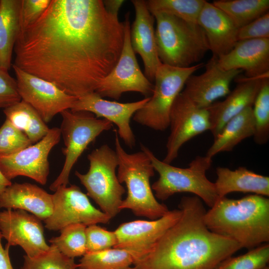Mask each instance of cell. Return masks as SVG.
Listing matches in <instances>:
<instances>
[{
  "instance_id": "6da1fadb",
  "label": "cell",
  "mask_w": 269,
  "mask_h": 269,
  "mask_svg": "<svg viewBox=\"0 0 269 269\" xmlns=\"http://www.w3.org/2000/svg\"><path fill=\"white\" fill-rule=\"evenodd\" d=\"M124 41V22L103 0H51L19 33L13 65L78 98L96 91L117 64Z\"/></svg>"
},
{
  "instance_id": "7a4b0ae2",
  "label": "cell",
  "mask_w": 269,
  "mask_h": 269,
  "mask_svg": "<svg viewBox=\"0 0 269 269\" xmlns=\"http://www.w3.org/2000/svg\"><path fill=\"white\" fill-rule=\"evenodd\" d=\"M182 215L150 252L133 265L138 269H215L241 249L236 242L211 231L206 210L197 196H184Z\"/></svg>"
},
{
  "instance_id": "3957f363",
  "label": "cell",
  "mask_w": 269,
  "mask_h": 269,
  "mask_svg": "<svg viewBox=\"0 0 269 269\" xmlns=\"http://www.w3.org/2000/svg\"><path fill=\"white\" fill-rule=\"evenodd\" d=\"M204 219L211 231L236 242L242 248L253 249L269 241V199L265 196L219 198Z\"/></svg>"
},
{
  "instance_id": "277c9868",
  "label": "cell",
  "mask_w": 269,
  "mask_h": 269,
  "mask_svg": "<svg viewBox=\"0 0 269 269\" xmlns=\"http://www.w3.org/2000/svg\"><path fill=\"white\" fill-rule=\"evenodd\" d=\"M115 151L118 159L117 176L119 182L125 183L127 196L123 200L121 210L130 209L136 216L151 220L157 219L169 210L156 200L150 184L154 169L148 155L142 150L133 153L122 147L117 132L115 130Z\"/></svg>"
},
{
  "instance_id": "5b68a950",
  "label": "cell",
  "mask_w": 269,
  "mask_h": 269,
  "mask_svg": "<svg viewBox=\"0 0 269 269\" xmlns=\"http://www.w3.org/2000/svg\"><path fill=\"white\" fill-rule=\"evenodd\" d=\"M152 15L156 23L157 53L162 64L188 67L200 61L209 50L205 34L198 24L162 12Z\"/></svg>"
},
{
  "instance_id": "8992f818",
  "label": "cell",
  "mask_w": 269,
  "mask_h": 269,
  "mask_svg": "<svg viewBox=\"0 0 269 269\" xmlns=\"http://www.w3.org/2000/svg\"><path fill=\"white\" fill-rule=\"evenodd\" d=\"M141 150L149 157L158 179L151 185L155 197L165 200L177 193L189 192L195 194L211 208L219 199L215 184L207 177L212 159L197 156L186 168L171 165L158 159L146 146L141 144Z\"/></svg>"
},
{
  "instance_id": "52a82bcc",
  "label": "cell",
  "mask_w": 269,
  "mask_h": 269,
  "mask_svg": "<svg viewBox=\"0 0 269 269\" xmlns=\"http://www.w3.org/2000/svg\"><path fill=\"white\" fill-rule=\"evenodd\" d=\"M87 158L88 172L83 174L76 171L75 175L86 188L87 195L112 218L121 211L122 196L126 192L116 173L117 153L108 145L104 144L93 150Z\"/></svg>"
},
{
  "instance_id": "ba28073f",
  "label": "cell",
  "mask_w": 269,
  "mask_h": 269,
  "mask_svg": "<svg viewBox=\"0 0 269 269\" xmlns=\"http://www.w3.org/2000/svg\"><path fill=\"white\" fill-rule=\"evenodd\" d=\"M203 65V63L180 68L161 64L154 77L152 95L145 105L133 116L137 123L155 131L169 127L172 106L184 87L188 78Z\"/></svg>"
},
{
  "instance_id": "9c48e42d",
  "label": "cell",
  "mask_w": 269,
  "mask_h": 269,
  "mask_svg": "<svg viewBox=\"0 0 269 269\" xmlns=\"http://www.w3.org/2000/svg\"><path fill=\"white\" fill-rule=\"evenodd\" d=\"M60 114L62 121L60 129L65 144L63 153L65 157L60 174L49 186L53 191L67 186L72 168L84 151L102 133L110 130L113 125L88 112H73L67 110Z\"/></svg>"
},
{
  "instance_id": "30bf717a",
  "label": "cell",
  "mask_w": 269,
  "mask_h": 269,
  "mask_svg": "<svg viewBox=\"0 0 269 269\" xmlns=\"http://www.w3.org/2000/svg\"><path fill=\"white\" fill-rule=\"evenodd\" d=\"M129 13L124 24V41L119 59L111 72L102 81L95 92L101 97L118 100L127 92H136L150 97L154 85L141 72L130 40Z\"/></svg>"
},
{
  "instance_id": "8fae6325",
  "label": "cell",
  "mask_w": 269,
  "mask_h": 269,
  "mask_svg": "<svg viewBox=\"0 0 269 269\" xmlns=\"http://www.w3.org/2000/svg\"><path fill=\"white\" fill-rule=\"evenodd\" d=\"M52 194L53 211L44 221L51 231H60L67 226L81 224L86 226L98 223L107 224L112 219L90 202L87 195L76 185L59 187Z\"/></svg>"
},
{
  "instance_id": "7c38bea8",
  "label": "cell",
  "mask_w": 269,
  "mask_h": 269,
  "mask_svg": "<svg viewBox=\"0 0 269 269\" xmlns=\"http://www.w3.org/2000/svg\"><path fill=\"white\" fill-rule=\"evenodd\" d=\"M170 134L164 159L170 164L178 156L182 146L194 136L210 131L207 108L196 106L182 91L176 98L169 115Z\"/></svg>"
},
{
  "instance_id": "4fadbf2b",
  "label": "cell",
  "mask_w": 269,
  "mask_h": 269,
  "mask_svg": "<svg viewBox=\"0 0 269 269\" xmlns=\"http://www.w3.org/2000/svg\"><path fill=\"white\" fill-rule=\"evenodd\" d=\"M61 135L60 128H53L34 145L15 153L0 156V171L9 180L24 176L40 184H45L49 172L48 155L59 143Z\"/></svg>"
},
{
  "instance_id": "5bb4252c",
  "label": "cell",
  "mask_w": 269,
  "mask_h": 269,
  "mask_svg": "<svg viewBox=\"0 0 269 269\" xmlns=\"http://www.w3.org/2000/svg\"><path fill=\"white\" fill-rule=\"evenodd\" d=\"M12 67L21 100L33 108L45 123L50 122L57 114L70 110L78 99L51 82L29 74L13 64Z\"/></svg>"
},
{
  "instance_id": "9a60e30c",
  "label": "cell",
  "mask_w": 269,
  "mask_h": 269,
  "mask_svg": "<svg viewBox=\"0 0 269 269\" xmlns=\"http://www.w3.org/2000/svg\"><path fill=\"white\" fill-rule=\"evenodd\" d=\"M181 210L169 211L161 217L150 221L135 220L120 225L114 231L117 242L113 248L129 252L134 262L148 254L163 235L180 218Z\"/></svg>"
},
{
  "instance_id": "2e32d148",
  "label": "cell",
  "mask_w": 269,
  "mask_h": 269,
  "mask_svg": "<svg viewBox=\"0 0 269 269\" xmlns=\"http://www.w3.org/2000/svg\"><path fill=\"white\" fill-rule=\"evenodd\" d=\"M0 232L7 245L20 246L30 258L36 257L50 248L45 241L41 220L24 210L0 212Z\"/></svg>"
},
{
  "instance_id": "e0dca14e",
  "label": "cell",
  "mask_w": 269,
  "mask_h": 269,
  "mask_svg": "<svg viewBox=\"0 0 269 269\" xmlns=\"http://www.w3.org/2000/svg\"><path fill=\"white\" fill-rule=\"evenodd\" d=\"M150 97L131 103H119L104 99L94 92L78 98L70 110L73 112L85 111L93 114L97 118H102L115 124L119 138L125 144L132 148L135 139L131 127V119L134 114L142 108Z\"/></svg>"
},
{
  "instance_id": "ac0fdd59",
  "label": "cell",
  "mask_w": 269,
  "mask_h": 269,
  "mask_svg": "<svg viewBox=\"0 0 269 269\" xmlns=\"http://www.w3.org/2000/svg\"><path fill=\"white\" fill-rule=\"evenodd\" d=\"M241 72L222 69L218 63V57L213 55L203 73L192 74L188 78L182 92L198 107L207 108L216 100L230 93L232 81Z\"/></svg>"
},
{
  "instance_id": "d6986e66",
  "label": "cell",
  "mask_w": 269,
  "mask_h": 269,
  "mask_svg": "<svg viewBox=\"0 0 269 269\" xmlns=\"http://www.w3.org/2000/svg\"><path fill=\"white\" fill-rule=\"evenodd\" d=\"M135 18L130 28V40L133 51L138 54L143 62L144 75L153 81L161 62L159 58L155 39L154 17L149 11L145 0H133Z\"/></svg>"
},
{
  "instance_id": "ffe728a7",
  "label": "cell",
  "mask_w": 269,
  "mask_h": 269,
  "mask_svg": "<svg viewBox=\"0 0 269 269\" xmlns=\"http://www.w3.org/2000/svg\"><path fill=\"white\" fill-rule=\"evenodd\" d=\"M236 78V87L222 101L214 102L207 109L209 114L210 131L214 138L221 132L226 123L245 109L253 107L264 78Z\"/></svg>"
},
{
  "instance_id": "44dd1931",
  "label": "cell",
  "mask_w": 269,
  "mask_h": 269,
  "mask_svg": "<svg viewBox=\"0 0 269 269\" xmlns=\"http://www.w3.org/2000/svg\"><path fill=\"white\" fill-rule=\"evenodd\" d=\"M218 63L225 70H244L248 78L269 76V38L238 41L230 51L218 57Z\"/></svg>"
},
{
  "instance_id": "7402d4cb",
  "label": "cell",
  "mask_w": 269,
  "mask_h": 269,
  "mask_svg": "<svg viewBox=\"0 0 269 269\" xmlns=\"http://www.w3.org/2000/svg\"><path fill=\"white\" fill-rule=\"evenodd\" d=\"M197 24L203 30L209 50L214 56L219 57L226 54L238 41V28L223 11L212 3L205 2Z\"/></svg>"
},
{
  "instance_id": "603a6c76",
  "label": "cell",
  "mask_w": 269,
  "mask_h": 269,
  "mask_svg": "<svg viewBox=\"0 0 269 269\" xmlns=\"http://www.w3.org/2000/svg\"><path fill=\"white\" fill-rule=\"evenodd\" d=\"M1 208L27 211L44 221L52 213V195L35 184L11 183L0 195Z\"/></svg>"
},
{
  "instance_id": "cb8c5ba5",
  "label": "cell",
  "mask_w": 269,
  "mask_h": 269,
  "mask_svg": "<svg viewBox=\"0 0 269 269\" xmlns=\"http://www.w3.org/2000/svg\"><path fill=\"white\" fill-rule=\"evenodd\" d=\"M217 178L214 182L219 198L234 192L253 193L269 196V177L243 166L235 170L224 167L216 168Z\"/></svg>"
},
{
  "instance_id": "d4e9b609",
  "label": "cell",
  "mask_w": 269,
  "mask_h": 269,
  "mask_svg": "<svg viewBox=\"0 0 269 269\" xmlns=\"http://www.w3.org/2000/svg\"><path fill=\"white\" fill-rule=\"evenodd\" d=\"M255 124L253 107H249L230 120L214 138L206 156L212 158L218 153L230 151L243 140L254 136Z\"/></svg>"
},
{
  "instance_id": "484cf974",
  "label": "cell",
  "mask_w": 269,
  "mask_h": 269,
  "mask_svg": "<svg viewBox=\"0 0 269 269\" xmlns=\"http://www.w3.org/2000/svg\"><path fill=\"white\" fill-rule=\"evenodd\" d=\"M21 0H0V69L7 71L11 66L14 46L20 32Z\"/></svg>"
},
{
  "instance_id": "4316f807",
  "label": "cell",
  "mask_w": 269,
  "mask_h": 269,
  "mask_svg": "<svg viewBox=\"0 0 269 269\" xmlns=\"http://www.w3.org/2000/svg\"><path fill=\"white\" fill-rule=\"evenodd\" d=\"M6 119L24 133L32 143L43 138L49 129L40 115L23 100L4 109Z\"/></svg>"
},
{
  "instance_id": "83f0119b",
  "label": "cell",
  "mask_w": 269,
  "mask_h": 269,
  "mask_svg": "<svg viewBox=\"0 0 269 269\" xmlns=\"http://www.w3.org/2000/svg\"><path fill=\"white\" fill-rule=\"evenodd\" d=\"M212 3L239 28L269 12V0H218Z\"/></svg>"
},
{
  "instance_id": "f1b7e54d",
  "label": "cell",
  "mask_w": 269,
  "mask_h": 269,
  "mask_svg": "<svg viewBox=\"0 0 269 269\" xmlns=\"http://www.w3.org/2000/svg\"><path fill=\"white\" fill-rule=\"evenodd\" d=\"M134 259L128 251L111 248L86 253L78 264L79 269H126L134 264Z\"/></svg>"
},
{
  "instance_id": "f546056e",
  "label": "cell",
  "mask_w": 269,
  "mask_h": 269,
  "mask_svg": "<svg viewBox=\"0 0 269 269\" xmlns=\"http://www.w3.org/2000/svg\"><path fill=\"white\" fill-rule=\"evenodd\" d=\"M204 0H148L147 7L152 14L162 12L175 16L188 22L197 23Z\"/></svg>"
},
{
  "instance_id": "4dcf8cb0",
  "label": "cell",
  "mask_w": 269,
  "mask_h": 269,
  "mask_svg": "<svg viewBox=\"0 0 269 269\" xmlns=\"http://www.w3.org/2000/svg\"><path fill=\"white\" fill-rule=\"evenodd\" d=\"M81 224L69 225L62 229L60 236L49 241L65 256L74 259L86 254V229Z\"/></svg>"
},
{
  "instance_id": "1f68e13d",
  "label": "cell",
  "mask_w": 269,
  "mask_h": 269,
  "mask_svg": "<svg viewBox=\"0 0 269 269\" xmlns=\"http://www.w3.org/2000/svg\"><path fill=\"white\" fill-rule=\"evenodd\" d=\"M253 107L255 124L254 141L258 144L266 143L269 139V78L263 79Z\"/></svg>"
},
{
  "instance_id": "d6a6232c",
  "label": "cell",
  "mask_w": 269,
  "mask_h": 269,
  "mask_svg": "<svg viewBox=\"0 0 269 269\" xmlns=\"http://www.w3.org/2000/svg\"><path fill=\"white\" fill-rule=\"evenodd\" d=\"M20 269H77L74 259L68 258L53 245L45 253L34 258L26 255Z\"/></svg>"
},
{
  "instance_id": "836d02e7",
  "label": "cell",
  "mask_w": 269,
  "mask_h": 269,
  "mask_svg": "<svg viewBox=\"0 0 269 269\" xmlns=\"http://www.w3.org/2000/svg\"><path fill=\"white\" fill-rule=\"evenodd\" d=\"M269 261V245L266 243L241 256L226 259L215 269H262Z\"/></svg>"
},
{
  "instance_id": "e575fe53",
  "label": "cell",
  "mask_w": 269,
  "mask_h": 269,
  "mask_svg": "<svg viewBox=\"0 0 269 269\" xmlns=\"http://www.w3.org/2000/svg\"><path fill=\"white\" fill-rule=\"evenodd\" d=\"M32 144L24 133L5 119L0 127V156L15 153Z\"/></svg>"
},
{
  "instance_id": "d590c367",
  "label": "cell",
  "mask_w": 269,
  "mask_h": 269,
  "mask_svg": "<svg viewBox=\"0 0 269 269\" xmlns=\"http://www.w3.org/2000/svg\"><path fill=\"white\" fill-rule=\"evenodd\" d=\"M86 253H95L113 248L117 242L115 231H108L96 224L86 229Z\"/></svg>"
},
{
  "instance_id": "8d00e7d4",
  "label": "cell",
  "mask_w": 269,
  "mask_h": 269,
  "mask_svg": "<svg viewBox=\"0 0 269 269\" xmlns=\"http://www.w3.org/2000/svg\"><path fill=\"white\" fill-rule=\"evenodd\" d=\"M50 2L51 0H21L20 31L34 23L48 7Z\"/></svg>"
},
{
  "instance_id": "74e56055",
  "label": "cell",
  "mask_w": 269,
  "mask_h": 269,
  "mask_svg": "<svg viewBox=\"0 0 269 269\" xmlns=\"http://www.w3.org/2000/svg\"><path fill=\"white\" fill-rule=\"evenodd\" d=\"M269 38V12L238 29V41Z\"/></svg>"
},
{
  "instance_id": "f35d334b",
  "label": "cell",
  "mask_w": 269,
  "mask_h": 269,
  "mask_svg": "<svg viewBox=\"0 0 269 269\" xmlns=\"http://www.w3.org/2000/svg\"><path fill=\"white\" fill-rule=\"evenodd\" d=\"M21 100L16 79L8 71L0 69V108H6Z\"/></svg>"
},
{
  "instance_id": "ab89813d",
  "label": "cell",
  "mask_w": 269,
  "mask_h": 269,
  "mask_svg": "<svg viewBox=\"0 0 269 269\" xmlns=\"http://www.w3.org/2000/svg\"><path fill=\"white\" fill-rule=\"evenodd\" d=\"M2 236L0 232V269H14L9 257L10 247L6 244L5 248L2 245Z\"/></svg>"
},
{
  "instance_id": "60d3db41",
  "label": "cell",
  "mask_w": 269,
  "mask_h": 269,
  "mask_svg": "<svg viewBox=\"0 0 269 269\" xmlns=\"http://www.w3.org/2000/svg\"><path fill=\"white\" fill-rule=\"evenodd\" d=\"M124 1L122 0H103L108 12L116 18H118L119 11Z\"/></svg>"
},
{
  "instance_id": "b9f144b4",
  "label": "cell",
  "mask_w": 269,
  "mask_h": 269,
  "mask_svg": "<svg viewBox=\"0 0 269 269\" xmlns=\"http://www.w3.org/2000/svg\"><path fill=\"white\" fill-rule=\"evenodd\" d=\"M11 183V181L6 178L0 170V195Z\"/></svg>"
},
{
  "instance_id": "7bdbcfd3",
  "label": "cell",
  "mask_w": 269,
  "mask_h": 269,
  "mask_svg": "<svg viewBox=\"0 0 269 269\" xmlns=\"http://www.w3.org/2000/svg\"><path fill=\"white\" fill-rule=\"evenodd\" d=\"M126 269H137L135 267H134V268H131V267H128V268Z\"/></svg>"
},
{
  "instance_id": "ee69618b",
  "label": "cell",
  "mask_w": 269,
  "mask_h": 269,
  "mask_svg": "<svg viewBox=\"0 0 269 269\" xmlns=\"http://www.w3.org/2000/svg\"><path fill=\"white\" fill-rule=\"evenodd\" d=\"M262 269H269V268L268 266H266V267Z\"/></svg>"
}]
</instances>
